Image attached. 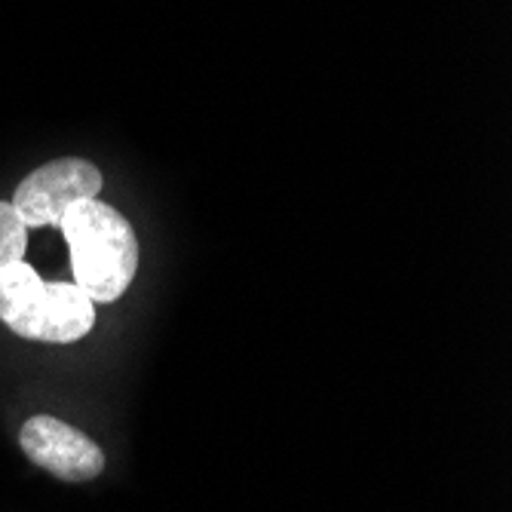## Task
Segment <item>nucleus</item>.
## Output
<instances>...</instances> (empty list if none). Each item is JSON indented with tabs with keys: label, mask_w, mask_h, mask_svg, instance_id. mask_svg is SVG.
Returning a JSON list of instances; mask_svg holds the SVG:
<instances>
[{
	"label": "nucleus",
	"mask_w": 512,
	"mask_h": 512,
	"mask_svg": "<svg viewBox=\"0 0 512 512\" xmlns=\"http://www.w3.org/2000/svg\"><path fill=\"white\" fill-rule=\"evenodd\" d=\"M59 227L71 249L74 283L92 298V304L117 301L138 270V237L132 224L96 197L74 203Z\"/></svg>",
	"instance_id": "obj_1"
},
{
	"label": "nucleus",
	"mask_w": 512,
	"mask_h": 512,
	"mask_svg": "<svg viewBox=\"0 0 512 512\" xmlns=\"http://www.w3.org/2000/svg\"><path fill=\"white\" fill-rule=\"evenodd\" d=\"M28 249V224L19 218L13 203H0V270L25 261Z\"/></svg>",
	"instance_id": "obj_5"
},
{
	"label": "nucleus",
	"mask_w": 512,
	"mask_h": 512,
	"mask_svg": "<svg viewBox=\"0 0 512 512\" xmlns=\"http://www.w3.org/2000/svg\"><path fill=\"white\" fill-rule=\"evenodd\" d=\"M102 169L89 160L65 157L34 169L13 197V209L28 227H50L65 218L74 203L96 200L102 194Z\"/></svg>",
	"instance_id": "obj_3"
},
{
	"label": "nucleus",
	"mask_w": 512,
	"mask_h": 512,
	"mask_svg": "<svg viewBox=\"0 0 512 512\" xmlns=\"http://www.w3.org/2000/svg\"><path fill=\"white\" fill-rule=\"evenodd\" d=\"M19 445L31 463L62 482H89L105 470L102 445L53 414L28 417L19 430Z\"/></svg>",
	"instance_id": "obj_4"
},
{
	"label": "nucleus",
	"mask_w": 512,
	"mask_h": 512,
	"mask_svg": "<svg viewBox=\"0 0 512 512\" xmlns=\"http://www.w3.org/2000/svg\"><path fill=\"white\" fill-rule=\"evenodd\" d=\"M0 322L43 344H74L96 325V304L77 283H43L28 261L0 270Z\"/></svg>",
	"instance_id": "obj_2"
}]
</instances>
